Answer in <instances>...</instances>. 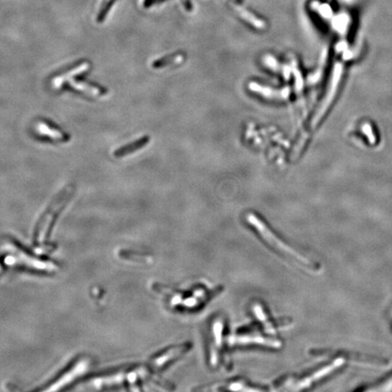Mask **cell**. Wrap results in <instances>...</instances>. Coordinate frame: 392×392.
Returning <instances> with one entry per match:
<instances>
[{"mask_svg": "<svg viewBox=\"0 0 392 392\" xmlns=\"http://www.w3.org/2000/svg\"><path fill=\"white\" fill-rule=\"evenodd\" d=\"M222 330H223V321L221 319H217L213 324V337L214 342L211 344V352H210V361L213 367L216 366L219 359V351L221 349V339H222Z\"/></svg>", "mask_w": 392, "mask_h": 392, "instance_id": "obj_7", "label": "cell"}, {"mask_svg": "<svg viewBox=\"0 0 392 392\" xmlns=\"http://www.w3.org/2000/svg\"><path fill=\"white\" fill-rule=\"evenodd\" d=\"M74 190H75L74 185L67 186L53 201V203L47 208L46 213L38 222V227L36 229V234H36L35 242H44L46 241L50 234L49 232H50L51 227L54 225L55 218L62 211L63 208L66 206L68 201L70 200Z\"/></svg>", "mask_w": 392, "mask_h": 392, "instance_id": "obj_2", "label": "cell"}, {"mask_svg": "<svg viewBox=\"0 0 392 392\" xmlns=\"http://www.w3.org/2000/svg\"><path fill=\"white\" fill-rule=\"evenodd\" d=\"M148 141H149V138L147 137V136L142 137L141 139H139V140L134 141V142L128 144V145L123 146V147H120L119 149L115 151L114 155L116 157H123V156H125V155H130L134 151L138 150V149L144 147L148 143Z\"/></svg>", "mask_w": 392, "mask_h": 392, "instance_id": "obj_13", "label": "cell"}, {"mask_svg": "<svg viewBox=\"0 0 392 392\" xmlns=\"http://www.w3.org/2000/svg\"><path fill=\"white\" fill-rule=\"evenodd\" d=\"M90 67H91L90 63L88 62V61H83L74 67H70L69 69H67V71H65L63 74L58 75L54 77V80H53V85H54V88H59L66 81H69L72 78L75 77L76 75L83 74V72L88 71Z\"/></svg>", "mask_w": 392, "mask_h": 392, "instance_id": "obj_9", "label": "cell"}, {"mask_svg": "<svg viewBox=\"0 0 392 392\" xmlns=\"http://www.w3.org/2000/svg\"><path fill=\"white\" fill-rule=\"evenodd\" d=\"M253 311H254V313H255L256 318L263 323L268 333L275 334L276 330L274 329V326L272 325L271 321L268 320L267 315H266V313L264 312L263 306L260 304V303H255L253 306Z\"/></svg>", "mask_w": 392, "mask_h": 392, "instance_id": "obj_14", "label": "cell"}, {"mask_svg": "<svg viewBox=\"0 0 392 392\" xmlns=\"http://www.w3.org/2000/svg\"><path fill=\"white\" fill-rule=\"evenodd\" d=\"M246 221L250 223L251 227H254L257 231L260 236L263 237V240L267 242L268 244H270L281 255H284L289 260H292L293 263H297L302 267L307 268L310 271L313 272L319 271V266L316 263H313L307 257L300 255V253L293 250L292 247L287 245L285 242H282L281 239L277 237L257 215L251 213H248L246 215Z\"/></svg>", "mask_w": 392, "mask_h": 392, "instance_id": "obj_1", "label": "cell"}, {"mask_svg": "<svg viewBox=\"0 0 392 392\" xmlns=\"http://www.w3.org/2000/svg\"><path fill=\"white\" fill-rule=\"evenodd\" d=\"M189 346H190L189 344H184V345H182V346L173 348L172 350L167 351L163 354L159 356L158 358H156V359L153 360V362H152L153 366L156 368V369L163 367L164 364H166V362L175 359L176 357H178L180 355L183 354L184 351H187Z\"/></svg>", "mask_w": 392, "mask_h": 392, "instance_id": "obj_12", "label": "cell"}, {"mask_svg": "<svg viewBox=\"0 0 392 392\" xmlns=\"http://www.w3.org/2000/svg\"><path fill=\"white\" fill-rule=\"evenodd\" d=\"M369 390H375V391H391L392 390V375L388 377L387 380L381 381L375 388H370Z\"/></svg>", "mask_w": 392, "mask_h": 392, "instance_id": "obj_16", "label": "cell"}, {"mask_svg": "<svg viewBox=\"0 0 392 392\" xmlns=\"http://www.w3.org/2000/svg\"><path fill=\"white\" fill-rule=\"evenodd\" d=\"M344 363H345V359L344 358H337L332 362L330 363V365L321 368V370L314 372L313 374L309 376V377L305 378L304 380H300V382L297 384L296 387H295L294 389L300 390V389L308 388L312 384L316 382L318 380H321L322 378H324L326 376L330 375L332 372H335L336 370H338L340 368L342 367L344 365Z\"/></svg>", "mask_w": 392, "mask_h": 392, "instance_id": "obj_3", "label": "cell"}, {"mask_svg": "<svg viewBox=\"0 0 392 392\" xmlns=\"http://www.w3.org/2000/svg\"><path fill=\"white\" fill-rule=\"evenodd\" d=\"M88 367V360H87V359H82V360H80L79 362L76 363L75 366L72 368L69 372L65 373V374H64L58 381H55V382L53 384V388H50L49 389L55 390V389L60 388V387L65 386V384L71 382L72 380L75 379V377H77V376H79L81 373H83V372H85V370Z\"/></svg>", "mask_w": 392, "mask_h": 392, "instance_id": "obj_10", "label": "cell"}, {"mask_svg": "<svg viewBox=\"0 0 392 392\" xmlns=\"http://www.w3.org/2000/svg\"><path fill=\"white\" fill-rule=\"evenodd\" d=\"M36 130H38V133L42 135H46L58 142H67L69 140L68 134L45 120H40L36 124Z\"/></svg>", "mask_w": 392, "mask_h": 392, "instance_id": "obj_8", "label": "cell"}, {"mask_svg": "<svg viewBox=\"0 0 392 392\" xmlns=\"http://www.w3.org/2000/svg\"><path fill=\"white\" fill-rule=\"evenodd\" d=\"M356 127L357 140L368 147L376 146L379 144V135L377 134V127L371 121L364 120L359 123Z\"/></svg>", "mask_w": 392, "mask_h": 392, "instance_id": "obj_5", "label": "cell"}, {"mask_svg": "<svg viewBox=\"0 0 392 392\" xmlns=\"http://www.w3.org/2000/svg\"><path fill=\"white\" fill-rule=\"evenodd\" d=\"M227 4L229 5L235 12L237 13L242 19L247 21L249 24L257 27L259 30L263 29L265 26V23L263 19L259 18L255 16V14L247 9L242 0H225Z\"/></svg>", "mask_w": 392, "mask_h": 392, "instance_id": "obj_6", "label": "cell"}, {"mask_svg": "<svg viewBox=\"0 0 392 392\" xmlns=\"http://www.w3.org/2000/svg\"><path fill=\"white\" fill-rule=\"evenodd\" d=\"M71 86L74 89L80 91V92L86 93L90 96H104L107 91L101 88L98 86H96L95 83H89L88 81H83V80H74L71 81Z\"/></svg>", "mask_w": 392, "mask_h": 392, "instance_id": "obj_11", "label": "cell"}, {"mask_svg": "<svg viewBox=\"0 0 392 392\" xmlns=\"http://www.w3.org/2000/svg\"><path fill=\"white\" fill-rule=\"evenodd\" d=\"M114 2H115V0H103V1H102L100 10H99L98 15H97V21H98V22L104 20V17H105L106 14L108 12L109 9L111 8V6L114 4Z\"/></svg>", "mask_w": 392, "mask_h": 392, "instance_id": "obj_15", "label": "cell"}, {"mask_svg": "<svg viewBox=\"0 0 392 392\" xmlns=\"http://www.w3.org/2000/svg\"><path fill=\"white\" fill-rule=\"evenodd\" d=\"M229 343L232 345H246V344H258L263 346L278 349L282 346V343L278 340L265 338L260 335H234L229 339Z\"/></svg>", "mask_w": 392, "mask_h": 392, "instance_id": "obj_4", "label": "cell"}, {"mask_svg": "<svg viewBox=\"0 0 392 392\" xmlns=\"http://www.w3.org/2000/svg\"><path fill=\"white\" fill-rule=\"evenodd\" d=\"M1 269H2V268H1V265H0V271H1Z\"/></svg>", "mask_w": 392, "mask_h": 392, "instance_id": "obj_17", "label": "cell"}]
</instances>
